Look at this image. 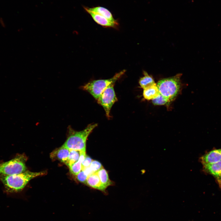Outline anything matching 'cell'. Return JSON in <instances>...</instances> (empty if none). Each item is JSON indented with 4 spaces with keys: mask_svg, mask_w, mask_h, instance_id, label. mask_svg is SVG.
Here are the masks:
<instances>
[{
    "mask_svg": "<svg viewBox=\"0 0 221 221\" xmlns=\"http://www.w3.org/2000/svg\"><path fill=\"white\" fill-rule=\"evenodd\" d=\"M86 155V151H81L79 160L69 167L70 172L76 176L82 170V163Z\"/></svg>",
    "mask_w": 221,
    "mask_h": 221,
    "instance_id": "5bb4252c",
    "label": "cell"
},
{
    "mask_svg": "<svg viewBox=\"0 0 221 221\" xmlns=\"http://www.w3.org/2000/svg\"><path fill=\"white\" fill-rule=\"evenodd\" d=\"M87 177V175L82 170L76 175L77 179L79 181L84 183H86Z\"/></svg>",
    "mask_w": 221,
    "mask_h": 221,
    "instance_id": "ffe728a7",
    "label": "cell"
},
{
    "mask_svg": "<svg viewBox=\"0 0 221 221\" xmlns=\"http://www.w3.org/2000/svg\"><path fill=\"white\" fill-rule=\"evenodd\" d=\"M97 173L102 184L106 189L112 184V182L109 178L107 172L105 169L103 168Z\"/></svg>",
    "mask_w": 221,
    "mask_h": 221,
    "instance_id": "2e32d148",
    "label": "cell"
},
{
    "mask_svg": "<svg viewBox=\"0 0 221 221\" xmlns=\"http://www.w3.org/2000/svg\"><path fill=\"white\" fill-rule=\"evenodd\" d=\"M160 93L156 83L143 89V95L147 100L153 99L157 96Z\"/></svg>",
    "mask_w": 221,
    "mask_h": 221,
    "instance_id": "4fadbf2b",
    "label": "cell"
},
{
    "mask_svg": "<svg viewBox=\"0 0 221 221\" xmlns=\"http://www.w3.org/2000/svg\"><path fill=\"white\" fill-rule=\"evenodd\" d=\"M97 125L96 123L90 124L83 130L79 131L69 126L67 139L63 145L69 149L86 151L87 138Z\"/></svg>",
    "mask_w": 221,
    "mask_h": 221,
    "instance_id": "7a4b0ae2",
    "label": "cell"
},
{
    "mask_svg": "<svg viewBox=\"0 0 221 221\" xmlns=\"http://www.w3.org/2000/svg\"><path fill=\"white\" fill-rule=\"evenodd\" d=\"M92 160H93L91 158L86 155L82 163V169L89 167Z\"/></svg>",
    "mask_w": 221,
    "mask_h": 221,
    "instance_id": "44dd1931",
    "label": "cell"
},
{
    "mask_svg": "<svg viewBox=\"0 0 221 221\" xmlns=\"http://www.w3.org/2000/svg\"><path fill=\"white\" fill-rule=\"evenodd\" d=\"M69 152V149L63 145L53 151L50 154V157L52 160H58L65 163L68 159Z\"/></svg>",
    "mask_w": 221,
    "mask_h": 221,
    "instance_id": "9c48e42d",
    "label": "cell"
},
{
    "mask_svg": "<svg viewBox=\"0 0 221 221\" xmlns=\"http://www.w3.org/2000/svg\"><path fill=\"white\" fill-rule=\"evenodd\" d=\"M69 156L65 163L69 167L79 160L81 151L72 149H69Z\"/></svg>",
    "mask_w": 221,
    "mask_h": 221,
    "instance_id": "e0dca14e",
    "label": "cell"
},
{
    "mask_svg": "<svg viewBox=\"0 0 221 221\" xmlns=\"http://www.w3.org/2000/svg\"><path fill=\"white\" fill-rule=\"evenodd\" d=\"M144 76L141 77L139 81L140 87L143 89L150 87L155 83L153 78L145 72H144Z\"/></svg>",
    "mask_w": 221,
    "mask_h": 221,
    "instance_id": "9a60e30c",
    "label": "cell"
},
{
    "mask_svg": "<svg viewBox=\"0 0 221 221\" xmlns=\"http://www.w3.org/2000/svg\"><path fill=\"white\" fill-rule=\"evenodd\" d=\"M125 72V70H123L109 79L90 81L83 86L82 88L88 92L97 100L103 91L110 84H114Z\"/></svg>",
    "mask_w": 221,
    "mask_h": 221,
    "instance_id": "277c9868",
    "label": "cell"
},
{
    "mask_svg": "<svg viewBox=\"0 0 221 221\" xmlns=\"http://www.w3.org/2000/svg\"><path fill=\"white\" fill-rule=\"evenodd\" d=\"M114 84L109 85L97 100L98 103L103 107L106 116L108 118H110V112L111 107L118 100L114 88Z\"/></svg>",
    "mask_w": 221,
    "mask_h": 221,
    "instance_id": "8992f818",
    "label": "cell"
},
{
    "mask_svg": "<svg viewBox=\"0 0 221 221\" xmlns=\"http://www.w3.org/2000/svg\"><path fill=\"white\" fill-rule=\"evenodd\" d=\"M26 160L24 155L18 154L10 160L1 163L0 176L17 174L26 171Z\"/></svg>",
    "mask_w": 221,
    "mask_h": 221,
    "instance_id": "5b68a950",
    "label": "cell"
},
{
    "mask_svg": "<svg viewBox=\"0 0 221 221\" xmlns=\"http://www.w3.org/2000/svg\"><path fill=\"white\" fill-rule=\"evenodd\" d=\"M45 174V171L33 172L27 170L19 174L1 176L0 180L7 193H14L21 191L32 179Z\"/></svg>",
    "mask_w": 221,
    "mask_h": 221,
    "instance_id": "6da1fadb",
    "label": "cell"
},
{
    "mask_svg": "<svg viewBox=\"0 0 221 221\" xmlns=\"http://www.w3.org/2000/svg\"><path fill=\"white\" fill-rule=\"evenodd\" d=\"M181 75L178 74L174 76L162 79L157 83V85L160 94L169 101L174 99L179 91Z\"/></svg>",
    "mask_w": 221,
    "mask_h": 221,
    "instance_id": "3957f363",
    "label": "cell"
},
{
    "mask_svg": "<svg viewBox=\"0 0 221 221\" xmlns=\"http://www.w3.org/2000/svg\"><path fill=\"white\" fill-rule=\"evenodd\" d=\"M86 184L93 188L102 191L106 189L102 184L97 172L92 173L87 177Z\"/></svg>",
    "mask_w": 221,
    "mask_h": 221,
    "instance_id": "7c38bea8",
    "label": "cell"
},
{
    "mask_svg": "<svg viewBox=\"0 0 221 221\" xmlns=\"http://www.w3.org/2000/svg\"><path fill=\"white\" fill-rule=\"evenodd\" d=\"M84 10L101 15L109 20L113 22H117L114 18L111 12L107 9L102 6H98L92 8L83 7Z\"/></svg>",
    "mask_w": 221,
    "mask_h": 221,
    "instance_id": "8fae6325",
    "label": "cell"
},
{
    "mask_svg": "<svg viewBox=\"0 0 221 221\" xmlns=\"http://www.w3.org/2000/svg\"><path fill=\"white\" fill-rule=\"evenodd\" d=\"M203 170L206 173L212 175L221 188V160L216 163L203 165Z\"/></svg>",
    "mask_w": 221,
    "mask_h": 221,
    "instance_id": "52a82bcc",
    "label": "cell"
},
{
    "mask_svg": "<svg viewBox=\"0 0 221 221\" xmlns=\"http://www.w3.org/2000/svg\"><path fill=\"white\" fill-rule=\"evenodd\" d=\"M89 167L93 173H96L103 168L99 162L93 160Z\"/></svg>",
    "mask_w": 221,
    "mask_h": 221,
    "instance_id": "d6986e66",
    "label": "cell"
},
{
    "mask_svg": "<svg viewBox=\"0 0 221 221\" xmlns=\"http://www.w3.org/2000/svg\"><path fill=\"white\" fill-rule=\"evenodd\" d=\"M169 101L160 94L152 99L153 104L154 105H163L167 104Z\"/></svg>",
    "mask_w": 221,
    "mask_h": 221,
    "instance_id": "ac0fdd59",
    "label": "cell"
},
{
    "mask_svg": "<svg viewBox=\"0 0 221 221\" xmlns=\"http://www.w3.org/2000/svg\"><path fill=\"white\" fill-rule=\"evenodd\" d=\"M221 160V149H214L207 152L199 158L203 165L216 163Z\"/></svg>",
    "mask_w": 221,
    "mask_h": 221,
    "instance_id": "ba28073f",
    "label": "cell"
},
{
    "mask_svg": "<svg viewBox=\"0 0 221 221\" xmlns=\"http://www.w3.org/2000/svg\"><path fill=\"white\" fill-rule=\"evenodd\" d=\"M91 17L97 23L103 26L115 27L118 25L117 22H112L105 17L98 14L90 11H86Z\"/></svg>",
    "mask_w": 221,
    "mask_h": 221,
    "instance_id": "30bf717a",
    "label": "cell"
}]
</instances>
